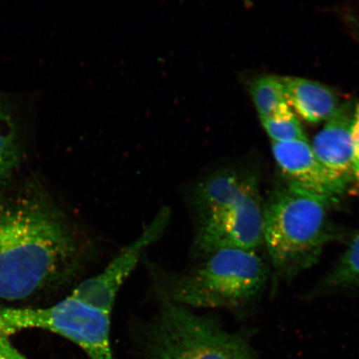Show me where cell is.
<instances>
[{
	"label": "cell",
	"mask_w": 359,
	"mask_h": 359,
	"mask_svg": "<svg viewBox=\"0 0 359 359\" xmlns=\"http://www.w3.org/2000/svg\"><path fill=\"white\" fill-rule=\"evenodd\" d=\"M82 252L73 226L39 184L0 193V302H26L60 286Z\"/></svg>",
	"instance_id": "1"
},
{
	"label": "cell",
	"mask_w": 359,
	"mask_h": 359,
	"mask_svg": "<svg viewBox=\"0 0 359 359\" xmlns=\"http://www.w3.org/2000/svg\"><path fill=\"white\" fill-rule=\"evenodd\" d=\"M191 201L199 257L226 248L257 250L263 245L264 203L254 172L215 170L196 184Z\"/></svg>",
	"instance_id": "2"
},
{
	"label": "cell",
	"mask_w": 359,
	"mask_h": 359,
	"mask_svg": "<svg viewBox=\"0 0 359 359\" xmlns=\"http://www.w3.org/2000/svg\"><path fill=\"white\" fill-rule=\"evenodd\" d=\"M336 202L286 183L264 208L263 244L276 275L290 279L312 267L337 236L330 218Z\"/></svg>",
	"instance_id": "3"
},
{
	"label": "cell",
	"mask_w": 359,
	"mask_h": 359,
	"mask_svg": "<svg viewBox=\"0 0 359 359\" xmlns=\"http://www.w3.org/2000/svg\"><path fill=\"white\" fill-rule=\"evenodd\" d=\"M170 280V303L197 309H239L262 294L269 269L257 250L221 249Z\"/></svg>",
	"instance_id": "4"
},
{
	"label": "cell",
	"mask_w": 359,
	"mask_h": 359,
	"mask_svg": "<svg viewBox=\"0 0 359 359\" xmlns=\"http://www.w3.org/2000/svg\"><path fill=\"white\" fill-rule=\"evenodd\" d=\"M142 359H253V352L243 335L169 302L148 327Z\"/></svg>",
	"instance_id": "5"
},
{
	"label": "cell",
	"mask_w": 359,
	"mask_h": 359,
	"mask_svg": "<svg viewBox=\"0 0 359 359\" xmlns=\"http://www.w3.org/2000/svg\"><path fill=\"white\" fill-rule=\"evenodd\" d=\"M111 314L71 294L45 308L0 306V334L8 336L24 330H44L78 345L90 359H115Z\"/></svg>",
	"instance_id": "6"
},
{
	"label": "cell",
	"mask_w": 359,
	"mask_h": 359,
	"mask_svg": "<svg viewBox=\"0 0 359 359\" xmlns=\"http://www.w3.org/2000/svg\"><path fill=\"white\" fill-rule=\"evenodd\" d=\"M170 212L163 208L143 229L142 234L121 251L102 272L81 283L72 292L74 298L111 313L121 288L142 255L151 244L158 241L168 227Z\"/></svg>",
	"instance_id": "7"
},
{
	"label": "cell",
	"mask_w": 359,
	"mask_h": 359,
	"mask_svg": "<svg viewBox=\"0 0 359 359\" xmlns=\"http://www.w3.org/2000/svg\"><path fill=\"white\" fill-rule=\"evenodd\" d=\"M273 155L286 183L339 203L346 192L318 160L307 142H273Z\"/></svg>",
	"instance_id": "8"
},
{
	"label": "cell",
	"mask_w": 359,
	"mask_h": 359,
	"mask_svg": "<svg viewBox=\"0 0 359 359\" xmlns=\"http://www.w3.org/2000/svg\"><path fill=\"white\" fill-rule=\"evenodd\" d=\"M355 104L350 100L339 105L314 137L312 148L320 163L346 189L353 183L351 129Z\"/></svg>",
	"instance_id": "9"
},
{
	"label": "cell",
	"mask_w": 359,
	"mask_h": 359,
	"mask_svg": "<svg viewBox=\"0 0 359 359\" xmlns=\"http://www.w3.org/2000/svg\"><path fill=\"white\" fill-rule=\"evenodd\" d=\"M28 133L19 101L0 90V193L27 159Z\"/></svg>",
	"instance_id": "10"
},
{
	"label": "cell",
	"mask_w": 359,
	"mask_h": 359,
	"mask_svg": "<svg viewBox=\"0 0 359 359\" xmlns=\"http://www.w3.org/2000/svg\"><path fill=\"white\" fill-rule=\"evenodd\" d=\"M279 79L290 106L309 123L325 122L339 109L338 97L324 84L297 77Z\"/></svg>",
	"instance_id": "11"
},
{
	"label": "cell",
	"mask_w": 359,
	"mask_h": 359,
	"mask_svg": "<svg viewBox=\"0 0 359 359\" xmlns=\"http://www.w3.org/2000/svg\"><path fill=\"white\" fill-rule=\"evenodd\" d=\"M250 93L260 120H271L294 114L285 97L279 77L263 76L253 81Z\"/></svg>",
	"instance_id": "12"
},
{
	"label": "cell",
	"mask_w": 359,
	"mask_h": 359,
	"mask_svg": "<svg viewBox=\"0 0 359 359\" xmlns=\"http://www.w3.org/2000/svg\"><path fill=\"white\" fill-rule=\"evenodd\" d=\"M353 289H359V233L320 285L323 291Z\"/></svg>",
	"instance_id": "13"
},
{
	"label": "cell",
	"mask_w": 359,
	"mask_h": 359,
	"mask_svg": "<svg viewBox=\"0 0 359 359\" xmlns=\"http://www.w3.org/2000/svg\"><path fill=\"white\" fill-rule=\"evenodd\" d=\"M262 123L273 142H309L302 125L294 114L285 118L262 120Z\"/></svg>",
	"instance_id": "14"
},
{
	"label": "cell",
	"mask_w": 359,
	"mask_h": 359,
	"mask_svg": "<svg viewBox=\"0 0 359 359\" xmlns=\"http://www.w3.org/2000/svg\"><path fill=\"white\" fill-rule=\"evenodd\" d=\"M353 148V189L359 195V102H356L351 129Z\"/></svg>",
	"instance_id": "15"
},
{
	"label": "cell",
	"mask_w": 359,
	"mask_h": 359,
	"mask_svg": "<svg viewBox=\"0 0 359 359\" xmlns=\"http://www.w3.org/2000/svg\"><path fill=\"white\" fill-rule=\"evenodd\" d=\"M0 359H28L13 346L8 336L0 334Z\"/></svg>",
	"instance_id": "16"
}]
</instances>
